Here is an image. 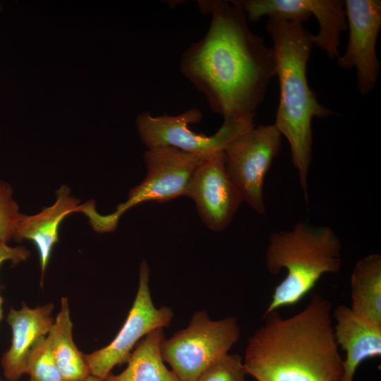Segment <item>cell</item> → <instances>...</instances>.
<instances>
[{"label":"cell","instance_id":"obj_9","mask_svg":"<svg viewBox=\"0 0 381 381\" xmlns=\"http://www.w3.org/2000/svg\"><path fill=\"white\" fill-rule=\"evenodd\" d=\"M150 268L145 260L140 266L139 284L135 301L125 322L106 346L84 354L90 375L104 380L116 365L126 363L134 347L150 332L169 326L173 310L156 308L149 287Z\"/></svg>","mask_w":381,"mask_h":381},{"label":"cell","instance_id":"obj_16","mask_svg":"<svg viewBox=\"0 0 381 381\" xmlns=\"http://www.w3.org/2000/svg\"><path fill=\"white\" fill-rule=\"evenodd\" d=\"M351 310L381 327V255L370 254L356 263L350 278Z\"/></svg>","mask_w":381,"mask_h":381},{"label":"cell","instance_id":"obj_6","mask_svg":"<svg viewBox=\"0 0 381 381\" xmlns=\"http://www.w3.org/2000/svg\"><path fill=\"white\" fill-rule=\"evenodd\" d=\"M193 155L172 147L147 149L143 155L147 174L131 189L128 198L110 214L102 215L94 209L89 214L92 226L99 232L113 231L120 217L131 207L147 201L164 202L185 196L188 184L207 156Z\"/></svg>","mask_w":381,"mask_h":381},{"label":"cell","instance_id":"obj_11","mask_svg":"<svg viewBox=\"0 0 381 381\" xmlns=\"http://www.w3.org/2000/svg\"><path fill=\"white\" fill-rule=\"evenodd\" d=\"M349 41L338 66L356 69V85L362 95L373 92L378 81L380 64L376 44L381 28L380 0H345Z\"/></svg>","mask_w":381,"mask_h":381},{"label":"cell","instance_id":"obj_20","mask_svg":"<svg viewBox=\"0 0 381 381\" xmlns=\"http://www.w3.org/2000/svg\"><path fill=\"white\" fill-rule=\"evenodd\" d=\"M242 358L226 353L210 365L195 381H248Z\"/></svg>","mask_w":381,"mask_h":381},{"label":"cell","instance_id":"obj_23","mask_svg":"<svg viewBox=\"0 0 381 381\" xmlns=\"http://www.w3.org/2000/svg\"><path fill=\"white\" fill-rule=\"evenodd\" d=\"M80 381H104V380L99 379V377H97L96 376L90 375L86 378H85V379H83V380H82Z\"/></svg>","mask_w":381,"mask_h":381},{"label":"cell","instance_id":"obj_13","mask_svg":"<svg viewBox=\"0 0 381 381\" xmlns=\"http://www.w3.org/2000/svg\"><path fill=\"white\" fill-rule=\"evenodd\" d=\"M54 308L52 303L35 308L24 303L20 310L11 308L6 320L12 330L11 345L1 360L3 373L8 380L18 381L25 374L32 349L54 324Z\"/></svg>","mask_w":381,"mask_h":381},{"label":"cell","instance_id":"obj_3","mask_svg":"<svg viewBox=\"0 0 381 381\" xmlns=\"http://www.w3.org/2000/svg\"><path fill=\"white\" fill-rule=\"evenodd\" d=\"M267 270L273 274L286 270L275 287L265 311L267 314L301 301L322 275L337 274L341 266V243L327 226L299 222L289 230L270 234L265 252Z\"/></svg>","mask_w":381,"mask_h":381},{"label":"cell","instance_id":"obj_4","mask_svg":"<svg viewBox=\"0 0 381 381\" xmlns=\"http://www.w3.org/2000/svg\"><path fill=\"white\" fill-rule=\"evenodd\" d=\"M247 375L257 381H342L343 359L335 341L306 326L277 329L245 351Z\"/></svg>","mask_w":381,"mask_h":381},{"label":"cell","instance_id":"obj_5","mask_svg":"<svg viewBox=\"0 0 381 381\" xmlns=\"http://www.w3.org/2000/svg\"><path fill=\"white\" fill-rule=\"evenodd\" d=\"M236 318L213 320L207 311H196L188 325L161 344L164 361L181 381H195L210 365L229 353L240 337Z\"/></svg>","mask_w":381,"mask_h":381},{"label":"cell","instance_id":"obj_1","mask_svg":"<svg viewBox=\"0 0 381 381\" xmlns=\"http://www.w3.org/2000/svg\"><path fill=\"white\" fill-rule=\"evenodd\" d=\"M211 20L205 35L183 54L180 70L224 121L254 118L276 75L272 48L251 31L230 1H198Z\"/></svg>","mask_w":381,"mask_h":381},{"label":"cell","instance_id":"obj_19","mask_svg":"<svg viewBox=\"0 0 381 381\" xmlns=\"http://www.w3.org/2000/svg\"><path fill=\"white\" fill-rule=\"evenodd\" d=\"M25 374L31 381H64L52 356L47 337L39 340L30 354Z\"/></svg>","mask_w":381,"mask_h":381},{"label":"cell","instance_id":"obj_7","mask_svg":"<svg viewBox=\"0 0 381 381\" xmlns=\"http://www.w3.org/2000/svg\"><path fill=\"white\" fill-rule=\"evenodd\" d=\"M201 111L190 108L178 115L154 116L149 112L140 114L136 119L139 137L147 149L172 147L199 155L223 150L236 137L255 126L254 118L224 121L213 135L207 136L193 131L190 123H199Z\"/></svg>","mask_w":381,"mask_h":381},{"label":"cell","instance_id":"obj_14","mask_svg":"<svg viewBox=\"0 0 381 381\" xmlns=\"http://www.w3.org/2000/svg\"><path fill=\"white\" fill-rule=\"evenodd\" d=\"M334 338L345 351L342 381H353L356 371L364 361L381 355V327L354 313L350 307L339 305L334 310Z\"/></svg>","mask_w":381,"mask_h":381},{"label":"cell","instance_id":"obj_21","mask_svg":"<svg viewBox=\"0 0 381 381\" xmlns=\"http://www.w3.org/2000/svg\"><path fill=\"white\" fill-rule=\"evenodd\" d=\"M22 215L13 198L11 186L0 180V243H7L13 238L16 226Z\"/></svg>","mask_w":381,"mask_h":381},{"label":"cell","instance_id":"obj_10","mask_svg":"<svg viewBox=\"0 0 381 381\" xmlns=\"http://www.w3.org/2000/svg\"><path fill=\"white\" fill-rule=\"evenodd\" d=\"M244 12L248 22L265 16H279L303 23L311 15L317 19L319 31L311 35L313 44L332 59L339 56L341 33L347 30L344 1L342 0H231Z\"/></svg>","mask_w":381,"mask_h":381},{"label":"cell","instance_id":"obj_18","mask_svg":"<svg viewBox=\"0 0 381 381\" xmlns=\"http://www.w3.org/2000/svg\"><path fill=\"white\" fill-rule=\"evenodd\" d=\"M72 329L68 299L61 298V310L47 337L54 360L64 381H80L90 373L84 354L73 341Z\"/></svg>","mask_w":381,"mask_h":381},{"label":"cell","instance_id":"obj_22","mask_svg":"<svg viewBox=\"0 0 381 381\" xmlns=\"http://www.w3.org/2000/svg\"><path fill=\"white\" fill-rule=\"evenodd\" d=\"M29 251L23 247L12 248L8 246L6 243H0V266L6 260H11L13 263L18 264L28 258ZM2 298L0 296V321L3 317V310L1 308Z\"/></svg>","mask_w":381,"mask_h":381},{"label":"cell","instance_id":"obj_24","mask_svg":"<svg viewBox=\"0 0 381 381\" xmlns=\"http://www.w3.org/2000/svg\"><path fill=\"white\" fill-rule=\"evenodd\" d=\"M0 381H4V380H2L0 379ZM29 381H31V380H30Z\"/></svg>","mask_w":381,"mask_h":381},{"label":"cell","instance_id":"obj_17","mask_svg":"<svg viewBox=\"0 0 381 381\" xmlns=\"http://www.w3.org/2000/svg\"><path fill=\"white\" fill-rule=\"evenodd\" d=\"M164 338L163 328L148 333L134 347L125 370L110 373L104 381H181L164 364L161 353Z\"/></svg>","mask_w":381,"mask_h":381},{"label":"cell","instance_id":"obj_12","mask_svg":"<svg viewBox=\"0 0 381 381\" xmlns=\"http://www.w3.org/2000/svg\"><path fill=\"white\" fill-rule=\"evenodd\" d=\"M185 196L194 201L201 220L211 231H222L229 225L243 200L226 171L223 150L204 158L193 173Z\"/></svg>","mask_w":381,"mask_h":381},{"label":"cell","instance_id":"obj_8","mask_svg":"<svg viewBox=\"0 0 381 381\" xmlns=\"http://www.w3.org/2000/svg\"><path fill=\"white\" fill-rule=\"evenodd\" d=\"M282 135L273 124L258 125L233 139L223 150L226 171L243 202L265 214V175L281 148Z\"/></svg>","mask_w":381,"mask_h":381},{"label":"cell","instance_id":"obj_2","mask_svg":"<svg viewBox=\"0 0 381 381\" xmlns=\"http://www.w3.org/2000/svg\"><path fill=\"white\" fill-rule=\"evenodd\" d=\"M266 30L272 41L279 83V102L274 125L289 144L291 162L298 171L308 203L312 120L314 117L326 118L334 112L318 101L308 83L307 64L313 47L312 34L303 23L275 15L268 16Z\"/></svg>","mask_w":381,"mask_h":381},{"label":"cell","instance_id":"obj_15","mask_svg":"<svg viewBox=\"0 0 381 381\" xmlns=\"http://www.w3.org/2000/svg\"><path fill=\"white\" fill-rule=\"evenodd\" d=\"M71 195L66 186L57 190V198L54 205L31 216L23 214L18 221L13 238L32 241L38 249L42 270V278L47 267L52 250L59 241L58 230L61 221L72 212H84L86 204Z\"/></svg>","mask_w":381,"mask_h":381}]
</instances>
